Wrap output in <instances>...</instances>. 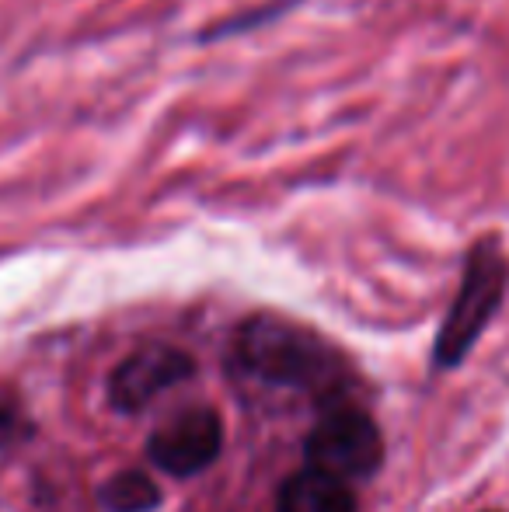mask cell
<instances>
[{
    "label": "cell",
    "instance_id": "52a82bcc",
    "mask_svg": "<svg viewBox=\"0 0 509 512\" xmlns=\"http://www.w3.org/2000/svg\"><path fill=\"white\" fill-rule=\"evenodd\" d=\"M161 502L157 485L140 471H123L102 485V506L105 512H150Z\"/></svg>",
    "mask_w": 509,
    "mask_h": 512
},
{
    "label": "cell",
    "instance_id": "277c9868",
    "mask_svg": "<svg viewBox=\"0 0 509 512\" xmlns=\"http://www.w3.org/2000/svg\"><path fill=\"white\" fill-rule=\"evenodd\" d=\"M224 446V422L213 408H189L150 436V460L175 478L199 474Z\"/></svg>",
    "mask_w": 509,
    "mask_h": 512
},
{
    "label": "cell",
    "instance_id": "6da1fadb",
    "mask_svg": "<svg viewBox=\"0 0 509 512\" xmlns=\"http://www.w3.org/2000/svg\"><path fill=\"white\" fill-rule=\"evenodd\" d=\"M238 363L265 384L311 391L335 377L339 356L300 324L283 317H252L238 331Z\"/></svg>",
    "mask_w": 509,
    "mask_h": 512
},
{
    "label": "cell",
    "instance_id": "5b68a950",
    "mask_svg": "<svg viewBox=\"0 0 509 512\" xmlns=\"http://www.w3.org/2000/svg\"><path fill=\"white\" fill-rule=\"evenodd\" d=\"M192 373V359L178 349H140L119 363V370L112 373V405L119 411H136L143 405L164 394L168 387L182 384Z\"/></svg>",
    "mask_w": 509,
    "mask_h": 512
},
{
    "label": "cell",
    "instance_id": "8992f818",
    "mask_svg": "<svg viewBox=\"0 0 509 512\" xmlns=\"http://www.w3.org/2000/svg\"><path fill=\"white\" fill-rule=\"evenodd\" d=\"M279 512H356V499L342 478L307 467L279 488Z\"/></svg>",
    "mask_w": 509,
    "mask_h": 512
},
{
    "label": "cell",
    "instance_id": "7a4b0ae2",
    "mask_svg": "<svg viewBox=\"0 0 509 512\" xmlns=\"http://www.w3.org/2000/svg\"><path fill=\"white\" fill-rule=\"evenodd\" d=\"M506 279H509V265L496 244H482V248L471 251L468 269H464V283L457 290V300L450 307L447 321H443L440 338H436V363L454 366L468 356V349L485 331L489 317L503 304Z\"/></svg>",
    "mask_w": 509,
    "mask_h": 512
},
{
    "label": "cell",
    "instance_id": "3957f363",
    "mask_svg": "<svg viewBox=\"0 0 509 512\" xmlns=\"http://www.w3.org/2000/svg\"><path fill=\"white\" fill-rule=\"evenodd\" d=\"M307 464L342 481H360L377 474L384 460L381 429L363 411H332L307 436Z\"/></svg>",
    "mask_w": 509,
    "mask_h": 512
}]
</instances>
